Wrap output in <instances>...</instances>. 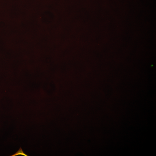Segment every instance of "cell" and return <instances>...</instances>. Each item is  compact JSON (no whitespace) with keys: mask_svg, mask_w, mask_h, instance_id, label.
<instances>
[{"mask_svg":"<svg viewBox=\"0 0 156 156\" xmlns=\"http://www.w3.org/2000/svg\"><path fill=\"white\" fill-rule=\"evenodd\" d=\"M19 155H21L24 156H28L27 154H25L22 150V148L20 147L18 151L14 154L11 156H16Z\"/></svg>","mask_w":156,"mask_h":156,"instance_id":"cell-1","label":"cell"}]
</instances>
